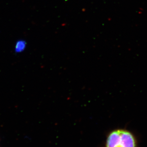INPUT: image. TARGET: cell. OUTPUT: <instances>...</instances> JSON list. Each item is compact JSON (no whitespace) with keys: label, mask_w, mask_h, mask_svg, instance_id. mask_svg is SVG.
<instances>
[{"label":"cell","mask_w":147,"mask_h":147,"mask_svg":"<svg viewBox=\"0 0 147 147\" xmlns=\"http://www.w3.org/2000/svg\"><path fill=\"white\" fill-rule=\"evenodd\" d=\"M106 147H136V141L131 132L124 129H117L109 134Z\"/></svg>","instance_id":"6da1fadb"},{"label":"cell","mask_w":147,"mask_h":147,"mask_svg":"<svg viewBox=\"0 0 147 147\" xmlns=\"http://www.w3.org/2000/svg\"><path fill=\"white\" fill-rule=\"evenodd\" d=\"M26 42L23 40H20L16 42L14 50L16 53H21L24 51L26 47Z\"/></svg>","instance_id":"7a4b0ae2"}]
</instances>
